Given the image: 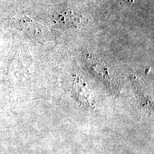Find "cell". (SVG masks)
Returning a JSON list of instances; mask_svg holds the SVG:
<instances>
[{"mask_svg": "<svg viewBox=\"0 0 154 154\" xmlns=\"http://www.w3.org/2000/svg\"><path fill=\"white\" fill-rule=\"evenodd\" d=\"M85 63L88 70L103 81V82L111 85L112 82L110 70L103 61L95 58L92 55L87 54L84 58Z\"/></svg>", "mask_w": 154, "mask_h": 154, "instance_id": "6da1fadb", "label": "cell"}, {"mask_svg": "<svg viewBox=\"0 0 154 154\" xmlns=\"http://www.w3.org/2000/svg\"><path fill=\"white\" fill-rule=\"evenodd\" d=\"M55 23L60 28H77L81 22V17L75 14L64 4L60 6L54 14Z\"/></svg>", "mask_w": 154, "mask_h": 154, "instance_id": "7a4b0ae2", "label": "cell"}, {"mask_svg": "<svg viewBox=\"0 0 154 154\" xmlns=\"http://www.w3.org/2000/svg\"><path fill=\"white\" fill-rule=\"evenodd\" d=\"M74 93H76L78 99L81 102L83 101L84 103H87V105H91L92 99L90 98V93L86 86L84 85L82 81L78 78L75 79V81L73 85Z\"/></svg>", "mask_w": 154, "mask_h": 154, "instance_id": "3957f363", "label": "cell"}, {"mask_svg": "<svg viewBox=\"0 0 154 154\" xmlns=\"http://www.w3.org/2000/svg\"><path fill=\"white\" fill-rule=\"evenodd\" d=\"M128 1H130V0H128ZM131 1H133V0H131Z\"/></svg>", "mask_w": 154, "mask_h": 154, "instance_id": "277c9868", "label": "cell"}]
</instances>
